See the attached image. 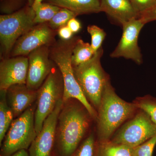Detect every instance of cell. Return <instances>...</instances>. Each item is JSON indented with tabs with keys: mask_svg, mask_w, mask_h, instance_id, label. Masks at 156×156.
<instances>
[{
	"mask_svg": "<svg viewBox=\"0 0 156 156\" xmlns=\"http://www.w3.org/2000/svg\"><path fill=\"white\" fill-rule=\"evenodd\" d=\"M89 117L92 118L82 104H63L56 127L55 147L58 156H72L88 130Z\"/></svg>",
	"mask_w": 156,
	"mask_h": 156,
	"instance_id": "obj_1",
	"label": "cell"
},
{
	"mask_svg": "<svg viewBox=\"0 0 156 156\" xmlns=\"http://www.w3.org/2000/svg\"><path fill=\"white\" fill-rule=\"evenodd\" d=\"M116 94L110 81L105 85L98 114V141H109L115 131L137 109Z\"/></svg>",
	"mask_w": 156,
	"mask_h": 156,
	"instance_id": "obj_2",
	"label": "cell"
},
{
	"mask_svg": "<svg viewBox=\"0 0 156 156\" xmlns=\"http://www.w3.org/2000/svg\"><path fill=\"white\" fill-rule=\"evenodd\" d=\"M78 37L69 41L58 40L50 46V57L58 68L63 80L62 101L66 102L71 99H76L87 109L93 119L97 120V112L87 99L76 80L71 62L73 50Z\"/></svg>",
	"mask_w": 156,
	"mask_h": 156,
	"instance_id": "obj_3",
	"label": "cell"
},
{
	"mask_svg": "<svg viewBox=\"0 0 156 156\" xmlns=\"http://www.w3.org/2000/svg\"><path fill=\"white\" fill-rule=\"evenodd\" d=\"M103 54L101 47L89 61L73 67L75 76L84 95L93 107L98 110L105 87L110 81L101 63Z\"/></svg>",
	"mask_w": 156,
	"mask_h": 156,
	"instance_id": "obj_4",
	"label": "cell"
},
{
	"mask_svg": "<svg viewBox=\"0 0 156 156\" xmlns=\"http://www.w3.org/2000/svg\"><path fill=\"white\" fill-rule=\"evenodd\" d=\"M35 109L32 105L12 121L1 146L0 156H11L17 151L29 149L37 135Z\"/></svg>",
	"mask_w": 156,
	"mask_h": 156,
	"instance_id": "obj_5",
	"label": "cell"
},
{
	"mask_svg": "<svg viewBox=\"0 0 156 156\" xmlns=\"http://www.w3.org/2000/svg\"><path fill=\"white\" fill-rule=\"evenodd\" d=\"M35 11L31 5L0 16V41L5 58L10 55L17 40L35 25Z\"/></svg>",
	"mask_w": 156,
	"mask_h": 156,
	"instance_id": "obj_6",
	"label": "cell"
},
{
	"mask_svg": "<svg viewBox=\"0 0 156 156\" xmlns=\"http://www.w3.org/2000/svg\"><path fill=\"white\" fill-rule=\"evenodd\" d=\"M63 80L58 68L53 67L50 74L37 91V105L35 112V127L37 135L40 133L45 120L53 112L63 96Z\"/></svg>",
	"mask_w": 156,
	"mask_h": 156,
	"instance_id": "obj_7",
	"label": "cell"
},
{
	"mask_svg": "<svg viewBox=\"0 0 156 156\" xmlns=\"http://www.w3.org/2000/svg\"><path fill=\"white\" fill-rule=\"evenodd\" d=\"M156 135V124L141 110L115 133L110 141L133 148Z\"/></svg>",
	"mask_w": 156,
	"mask_h": 156,
	"instance_id": "obj_8",
	"label": "cell"
},
{
	"mask_svg": "<svg viewBox=\"0 0 156 156\" xmlns=\"http://www.w3.org/2000/svg\"><path fill=\"white\" fill-rule=\"evenodd\" d=\"M56 33L57 31L50 28L47 23L36 24L17 40L10 56H27L42 46L52 45L55 42Z\"/></svg>",
	"mask_w": 156,
	"mask_h": 156,
	"instance_id": "obj_9",
	"label": "cell"
},
{
	"mask_svg": "<svg viewBox=\"0 0 156 156\" xmlns=\"http://www.w3.org/2000/svg\"><path fill=\"white\" fill-rule=\"evenodd\" d=\"M145 25L140 18L131 20L123 24L122 37L118 46L110 54L112 58L124 57L136 64L142 63V56L138 45L140 33Z\"/></svg>",
	"mask_w": 156,
	"mask_h": 156,
	"instance_id": "obj_10",
	"label": "cell"
},
{
	"mask_svg": "<svg viewBox=\"0 0 156 156\" xmlns=\"http://www.w3.org/2000/svg\"><path fill=\"white\" fill-rule=\"evenodd\" d=\"M63 104L62 98L45 120L41 130L29 148V156H53L58 117Z\"/></svg>",
	"mask_w": 156,
	"mask_h": 156,
	"instance_id": "obj_11",
	"label": "cell"
},
{
	"mask_svg": "<svg viewBox=\"0 0 156 156\" xmlns=\"http://www.w3.org/2000/svg\"><path fill=\"white\" fill-rule=\"evenodd\" d=\"M51 45L42 46L27 56L28 69L26 85L30 89L37 91L52 71L54 62L50 57Z\"/></svg>",
	"mask_w": 156,
	"mask_h": 156,
	"instance_id": "obj_12",
	"label": "cell"
},
{
	"mask_svg": "<svg viewBox=\"0 0 156 156\" xmlns=\"http://www.w3.org/2000/svg\"><path fill=\"white\" fill-rule=\"evenodd\" d=\"M28 69L27 56L3 58L0 63V91L11 86L26 84Z\"/></svg>",
	"mask_w": 156,
	"mask_h": 156,
	"instance_id": "obj_13",
	"label": "cell"
},
{
	"mask_svg": "<svg viewBox=\"0 0 156 156\" xmlns=\"http://www.w3.org/2000/svg\"><path fill=\"white\" fill-rule=\"evenodd\" d=\"M37 92L30 89L26 84H17L11 86L6 91L8 105L17 118L32 105L37 100Z\"/></svg>",
	"mask_w": 156,
	"mask_h": 156,
	"instance_id": "obj_14",
	"label": "cell"
},
{
	"mask_svg": "<svg viewBox=\"0 0 156 156\" xmlns=\"http://www.w3.org/2000/svg\"><path fill=\"white\" fill-rule=\"evenodd\" d=\"M101 11L121 25L131 20L139 18V15L130 0H100Z\"/></svg>",
	"mask_w": 156,
	"mask_h": 156,
	"instance_id": "obj_15",
	"label": "cell"
},
{
	"mask_svg": "<svg viewBox=\"0 0 156 156\" xmlns=\"http://www.w3.org/2000/svg\"><path fill=\"white\" fill-rule=\"evenodd\" d=\"M60 8L66 9L77 15L101 12L100 0H44Z\"/></svg>",
	"mask_w": 156,
	"mask_h": 156,
	"instance_id": "obj_16",
	"label": "cell"
},
{
	"mask_svg": "<svg viewBox=\"0 0 156 156\" xmlns=\"http://www.w3.org/2000/svg\"><path fill=\"white\" fill-rule=\"evenodd\" d=\"M0 146L14 118L13 112L8 105L6 91H0Z\"/></svg>",
	"mask_w": 156,
	"mask_h": 156,
	"instance_id": "obj_17",
	"label": "cell"
},
{
	"mask_svg": "<svg viewBox=\"0 0 156 156\" xmlns=\"http://www.w3.org/2000/svg\"><path fill=\"white\" fill-rule=\"evenodd\" d=\"M91 44L79 38L73 50L71 62L76 67L89 61L95 54Z\"/></svg>",
	"mask_w": 156,
	"mask_h": 156,
	"instance_id": "obj_18",
	"label": "cell"
},
{
	"mask_svg": "<svg viewBox=\"0 0 156 156\" xmlns=\"http://www.w3.org/2000/svg\"><path fill=\"white\" fill-rule=\"evenodd\" d=\"M97 156H132V148L110 140L98 142Z\"/></svg>",
	"mask_w": 156,
	"mask_h": 156,
	"instance_id": "obj_19",
	"label": "cell"
},
{
	"mask_svg": "<svg viewBox=\"0 0 156 156\" xmlns=\"http://www.w3.org/2000/svg\"><path fill=\"white\" fill-rule=\"evenodd\" d=\"M61 8L47 2H42L35 10V24L49 22Z\"/></svg>",
	"mask_w": 156,
	"mask_h": 156,
	"instance_id": "obj_20",
	"label": "cell"
},
{
	"mask_svg": "<svg viewBox=\"0 0 156 156\" xmlns=\"http://www.w3.org/2000/svg\"><path fill=\"white\" fill-rule=\"evenodd\" d=\"M98 142L91 134L80 144L72 156H97Z\"/></svg>",
	"mask_w": 156,
	"mask_h": 156,
	"instance_id": "obj_21",
	"label": "cell"
},
{
	"mask_svg": "<svg viewBox=\"0 0 156 156\" xmlns=\"http://www.w3.org/2000/svg\"><path fill=\"white\" fill-rule=\"evenodd\" d=\"M135 106L148 115L156 124V98L150 95L138 98L133 102Z\"/></svg>",
	"mask_w": 156,
	"mask_h": 156,
	"instance_id": "obj_22",
	"label": "cell"
},
{
	"mask_svg": "<svg viewBox=\"0 0 156 156\" xmlns=\"http://www.w3.org/2000/svg\"><path fill=\"white\" fill-rule=\"evenodd\" d=\"M77 16L72 11L66 9L61 8L51 20L47 23L53 30H57L62 27L67 25L69 20L73 18H76Z\"/></svg>",
	"mask_w": 156,
	"mask_h": 156,
	"instance_id": "obj_23",
	"label": "cell"
},
{
	"mask_svg": "<svg viewBox=\"0 0 156 156\" xmlns=\"http://www.w3.org/2000/svg\"><path fill=\"white\" fill-rule=\"evenodd\" d=\"M87 31L91 37V47L95 53L101 48V45L106 37V34L103 29L96 25H90Z\"/></svg>",
	"mask_w": 156,
	"mask_h": 156,
	"instance_id": "obj_24",
	"label": "cell"
},
{
	"mask_svg": "<svg viewBox=\"0 0 156 156\" xmlns=\"http://www.w3.org/2000/svg\"><path fill=\"white\" fill-rule=\"evenodd\" d=\"M34 0H3L1 11L6 14H11L27 5L32 6Z\"/></svg>",
	"mask_w": 156,
	"mask_h": 156,
	"instance_id": "obj_25",
	"label": "cell"
},
{
	"mask_svg": "<svg viewBox=\"0 0 156 156\" xmlns=\"http://www.w3.org/2000/svg\"><path fill=\"white\" fill-rule=\"evenodd\" d=\"M156 145V135L140 145L132 148V156H152Z\"/></svg>",
	"mask_w": 156,
	"mask_h": 156,
	"instance_id": "obj_26",
	"label": "cell"
},
{
	"mask_svg": "<svg viewBox=\"0 0 156 156\" xmlns=\"http://www.w3.org/2000/svg\"><path fill=\"white\" fill-rule=\"evenodd\" d=\"M130 1L139 17L156 6V0H130Z\"/></svg>",
	"mask_w": 156,
	"mask_h": 156,
	"instance_id": "obj_27",
	"label": "cell"
},
{
	"mask_svg": "<svg viewBox=\"0 0 156 156\" xmlns=\"http://www.w3.org/2000/svg\"><path fill=\"white\" fill-rule=\"evenodd\" d=\"M57 34L61 40L69 41L73 37V33L69 28L67 25L62 27L57 30Z\"/></svg>",
	"mask_w": 156,
	"mask_h": 156,
	"instance_id": "obj_28",
	"label": "cell"
},
{
	"mask_svg": "<svg viewBox=\"0 0 156 156\" xmlns=\"http://www.w3.org/2000/svg\"><path fill=\"white\" fill-rule=\"evenodd\" d=\"M139 18L145 24L151 21L156 20V6L151 11L140 16Z\"/></svg>",
	"mask_w": 156,
	"mask_h": 156,
	"instance_id": "obj_29",
	"label": "cell"
},
{
	"mask_svg": "<svg viewBox=\"0 0 156 156\" xmlns=\"http://www.w3.org/2000/svg\"><path fill=\"white\" fill-rule=\"evenodd\" d=\"M67 25L73 34L77 33L82 28L80 22L76 18H73L69 20Z\"/></svg>",
	"mask_w": 156,
	"mask_h": 156,
	"instance_id": "obj_30",
	"label": "cell"
},
{
	"mask_svg": "<svg viewBox=\"0 0 156 156\" xmlns=\"http://www.w3.org/2000/svg\"><path fill=\"white\" fill-rule=\"evenodd\" d=\"M11 156H29L27 150L23 149L17 151Z\"/></svg>",
	"mask_w": 156,
	"mask_h": 156,
	"instance_id": "obj_31",
	"label": "cell"
},
{
	"mask_svg": "<svg viewBox=\"0 0 156 156\" xmlns=\"http://www.w3.org/2000/svg\"><path fill=\"white\" fill-rule=\"evenodd\" d=\"M43 1H44V0H34L33 5H32L34 11L36 10V9L37 8L38 6L41 3L43 2Z\"/></svg>",
	"mask_w": 156,
	"mask_h": 156,
	"instance_id": "obj_32",
	"label": "cell"
}]
</instances>
